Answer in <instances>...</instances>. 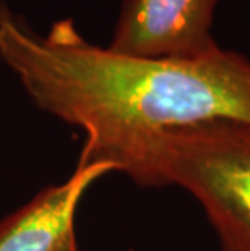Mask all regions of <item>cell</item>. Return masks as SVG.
I'll list each match as a JSON object with an SVG mask.
<instances>
[{
  "label": "cell",
  "mask_w": 250,
  "mask_h": 251,
  "mask_svg": "<svg viewBox=\"0 0 250 251\" xmlns=\"http://www.w3.org/2000/svg\"><path fill=\"white\" fill-rule=\"evenodd\" d=\"M0 60L31 100L82 128L78 165L109 164L154 135L213 124L250 126V58L220 47L198 58H138L99 47L73 20L38 33L0 2Z\"/></svg>",
  "instance_id": "1"
},
{
  "label": "cell",
  "mask_w": 250,
  "mask_h": 251,
  "mask_svg": "<svg viewBox=\"0 0 250 251\" xmlns=\"http://www.w3.org/2000/svg\"><path fill=\"white\" fill-rule=\"evenodd\" d=\"M115 172L140 186H179L203 207L221 251H250V126L164 131L120 154Z\"/></svg>",
  "instance_id": "2"
},
{
  "label": "cell",
  "mask_w": 250,
  "mask_h": 251,
  "mask_svg": "<svg viewBox=\"0 0 250 251\" xmlns=\"http://www.w3.org/2000/svg\"><path fill=\"white\" fill-rule=\"evenodd\" d=\"M218 0H124L109 49L138 58H198L220 44L213 37Z\"/></svg>",
  "instance_id": "3"
},
{
  "label": "cell",
  "mask_w": 250,
  "mask_h": 251,
  "mask_svg": "<svg viewBox=\"0 0 250 251\" xmlns=\"http://www.w3.org/2000/svg\"><path fill=\"white\" fill-rule=\"evenodd\" d=\"M109 164L77 165L63 183L42 190L0 222V251H57L75 233L77 209L98 178L112 174Z\"/></svg>",
  "instance_id": "4"
},
{
  "label": "cell",
  "mask_w": 250,
  "mask_h": 251,
  "mask_svg": "<svg viewBox=\"0 0 250 251\" xmlns=\"http://www.w3.org/2000/svg\"><path fill=\"white\" fill-rule=\"evenodd\" d=\"M57 251H82V250H80V247H78L75 233H72L70 237H68L65 242H63L60 247H58Z\"/></svg>",
  "instance_id": "5"
}]
</instances>
